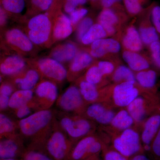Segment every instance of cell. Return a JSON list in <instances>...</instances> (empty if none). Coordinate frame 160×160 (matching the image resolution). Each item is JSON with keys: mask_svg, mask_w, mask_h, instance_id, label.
Listing matches in <instances>:
<instances>
[{"mask_svg": "<svg viewBox=\"0 0 160 160\" xmlns=\"http://www.w3.org/2000/svg\"><path fill=\"white\" fill-rule=\"evenodd\" d=\"M20 160H53L42 152L26 148Z\"/></svg>", "mask_w": 160, "mask_h": 160, "instance_id": "obj_40", "label": "cell"}, {"mask_svg": "<svg viewBox=\"0 0 160 160\" xmlns=\"http://www.w3.org/2000/svg\"><path fill=\"white\" fill-rule=\"evenodd\" d=\"M0 160H20V159H0Z\"/></svg>", "mask_w": 160, "mask_h": 160, "instance_id": "obj_53", "label": "cell"}, {"mask_svg": "<svg viewBox=\"0 0 160 160\" xmlns=\"http://www.w3.org/2000/svg\"><path fill=\"white\" fill-rule=\"evenodd\" d=\"M146 91L136 82H126L109 86L108 104L116 107L126 108L138 97Z\"/></svg>", "mask_w": 160, "mask_h": 160, "instance_id": "obj_5", "label": "cell"}, {"mask_svg": "<svg viewBox=\"0 0 160 160\" xmlns=\"http://www.w3.org/2000/svg\"><path fill=\"white\" fill-rule=\"evenodd\" d=\"M81 77L86 82L99 88H102L106 85V78L95 62L92 63L85 71V74Z\"/></svg>", "mask_w": 160, "mask_h": 160, "instance_id": "obj_32", "label": "cell"}, {"mask_svg": "<svg viewBox=\"0 0 160 160\" xmlns=\"http://www.w3.org/2000/svg\"><path fill=\"white\" fill-rule=\"evenodd\" d=\"M141 138L142 144L150 148V144L160 129V114H152L142 124Z\"/></svg>", "mask_w": 160, "mask_h": 160, "instance_id": "obj_22", "label": "cell"}, {"mask_svg": "<svg viewBox=\"0 0 160 160\" xmlns=\"http://www.w3.org/2000/svg\"><path fill=\"white\" fill-rule=\"evenodd\" d=\"M33 99L39 110L51 109L58 97V85L42 79L34 89Z\"/></svg>", "mask_w": 160, "mask_h": 160, "instance_id": "obj_10", "label": "cell"}, {"mask_svg": "<svg viewBox=\"0 0 160 160\" xmlns=\"http://www.w3.org/2000/svg\"><path fill=\"white\" fill-rule=\"evenodd\" d=\"M128 160H150L149 158L142 152L138 153L128 159Z\"/></svg>", "mask_w": 160, "mask_h": 160, "instance_id": "obj_51", "label": "cell"}, {"mask_svg": "<svg viewBox=\"0 0 160 160\" xmlns=\"http://www.w3.org/2000/svg\"><path fill=\"white\" fill-rule=\"evenodd\" d=\"M149 9L152 22L160 36V6L157 4H152Z\"/></svg>", "mask_w": 160, "mask_h": 160, "instance_id": "obj_43", "label": "cell"}, {"mask_svg": "<svg viewBox=\"0 0 160 160\" xmlns=\"http://www.w3.org/2000/svg\"><path fill=\"white\" fill-rule=\"evenodd\" d=\"M111 78L114 84L126 82H136L134 72L128 66L125 65H118L112 75Z\"/></svg>", "mask_w": 160, "mask_h": 160, "instance_id": "obj_34", "label": "cell"}, {"mask_svg": "<svg viewBox=\"0 0 160 160\" xmlns=\"http://www.w3.org/2000/svg\"><path fill=\"white\" fill-rule=\"evenodd\" d=\"M95 63L104 76L106 78L108 77H111L116 69L117 67L118 66V65L116 66L114 62L110 60L98 61Z\"/></svg>", "mask_w": 160, "mask_h": 160, "instance_id": "obj_41", "label": "cell"}, {"mask_svg": "<svg viewBox=\"0 0 160 160\" xmlns=\"http://www.w3.org/2000/svg\"><path fill=\"white\" fill-rule=\"evenodd\" d=\"M91 1H92V2H95V1H96V0H91Z\"/></svg>", "mask_w": 160, "mask_h": 160, "instance_id": "obj_54", "label": "cell"}, {"mask_svg": "<svg viewBox=\"0 0 160 160\" xmlns=\"http://www.w3.org/2000/svg\"><path fill=\"white\" fill-rule=\"evenodd\" d=\"M10 97L0 95V110L1 112H6L9 109V99Z\"/></svg>", "mask_w": 160, "mask_h": 160, "instance_id": "obj_48", "label": "cell"}, {"mask_svg": "<svg viewBox=\"0 0 160 160\" xmlns=\"http://www.w3.org/2000/svg\"><path fill=\"white\" fill-rule=\"evenodd\" d=\"M74 82L87 105L97 102H108L109 86L99 88L86 82L82 77Z\"/></svg>", "mask_w": 160, "mask_h": 160, "instance_id": "obj_13", "label": "cell"}, {"mask_svg": "<svg viewBox=\"0 0 160 160\" xmlns=\"http://www.w3.org/2000/svg\"><path fill=\"white\" fill-rule=\"evenodd\" d=\"M1 3L8 14H20L26 6L25 0H1Z\"/></svg>", "mask_w": 160, "mask_h": 160, "instance_id": "obj_36", "label": "cell"}, {"mask_svg": "<svg viewBox=\"0 0 160 160\" xmlns=\"http://www.w3.org/2000/svg\"><path fill=\"white\" fill-rule=\"evenodd\" d=\"M135 124L134 120L126 108H122L116 112L110 126L112 129L119 132L132 128Z\"/></svg>", "mask_w": 160, "mask_h": 160, "instance_id": "obj_28", "label": "cell"}, {"mask_svg": "<svg viewBox=\"0 0 160 160\" xmlns=\"http://www.w3.org/2000/svg\"><path fill=\"white\" fill-rule=\"evenodd\" d=\"M87 0H65L64 9L67 13H71L78 6H82L87 2Z\"/></svg>", "mask_w": 160, "mask_h": 160, "instance_id": "obj_46", "label": "cell"}, {"mask_svg": "<svg viewBox=\"0 0 160 160\" xmlns=\"http://www.w3.org/2000/svg\"><path fill=\"white\" fill-rule=\"evenodd\" d=\"M73 27L69 17L61 10L54 15L52 26L53 42L66 38L72 34Z\"/></svg>", "mask_w": 160, "mask_h": 160, "instance_id": "obj_21", "label": "cell"}, {"mask_svg": "<svg viewBox=\"0 0 160 160\" xmlns=\"http://www.w3.org/2000/svg\"><path fill=\"white\" fill-rule=\"evenodd\" d=\"M27 61L18 54L9 55L3 57L0 64L1 75L11 77L20 73L27 68Z\"/></svg>", "mask_w": 160, "mask_h": 160, "instance_id": "obj_20", "label": "cell"}, {"mask_svg": "<svg viewBox=\"0 0 160 160\" xmlns=\"http://www.w3.org/2000/svg\"><path fill=\"white\" fill-rule=\"evenodd\" d=\"M112 143L113 149L128 159L143 150L141 136L132 128L116 134L112 138Z\"/></svg>", "mask_w": 160, "mask_h": 160, "instance_id": "obj_6", "label": "cell"}, {"mask_svg": "<svg viewBox=\"0 0 160 160\" xmlns=\"http://www.w3.org/2000/svg\"><path fill=\"white\" fill-rule=\"evenodd\" d=\"M126 18L122 7L119 5L103 9L98 16V23L102 26L108 36H112L116 34Z\"/></svg>", "mask_w": 160, "mask_h": 160, "instance_id": "obj_11", "label": "cell"}, {"mask_svg": "<svg viewBox=\"0 0 160 160\" xmlns=\"http://www.w3.org/2000/svg\"><path fill=\"white\" fill-rule=\"evenodd\" d=\"M147 0H123L127 13L131 16H135L142 13L143 6Z\"/></svg>", "mask_w": 160, "mask_h": 160, "instance_id": "obj_37", "label": "cell"}, {"mask_svg": "<svg viewBox=\"0 0 160 160\" xmlns=\"http://www.w3.org/2000/svg\"><path fill=\"white\" fill-rule=\"evenodd\" d=\"M102 154L103 160H128V158L116 151L112 147H109L105 142Z\"/></svg>", "mask_w": 160, "mask_h": 160, "instance_id": "obj_39", "label": "cell"}, {"mask_svg": "<svg viewBox=\"0 0 160 160\" xmlns=\"http://www.w3.org/2000/svg\"><path fill=\"white\" fill-rule=\"evenodd\" d=\"M9 111V114L11 115L10 117L16 121H18L27 118L36 112L39 111V110L36 104L32 99L29 102L24 106Z\"/></svg>", "mask_w": 160, "mask_h": 160, "instance_id": "obj_35", "label": "cell"}, {"mask_svg": "<svg viewBox=\"0 0 160 160\" xmlns=\"http://www.w3.org/2000/svg\"><path fill=\"white\" fill-rule=\"evenodd\" d=\"M138 30L144 46L149 47L152 43L160 40L159 35L152 22L149 7L146 16L140 22Z\"/></svg>", "mask_w": 160, "mask_h": 160, "instance_id": "obj_23", "label": "cell"}, {"mask_svg": "<svg viewBox=\"0 0 160 160\" xmlns=\"http://www.w3.org/2000/svg\"><path fill=\"white\" fill-rule=\"evenodd\" d=\"M79 50L76 44L69 42L60 44L52 49L50 58L61 63L71 62Z\"/></svg>", "mask_w": 160, "mask_h": 160, "instance_id": "obj_24", "label": "cell"}, {"mask_svg": "<svg viewBox=\"0 0 160 160\" xmlns=\"http://www.w3.org/2000/svg\"><path fill=\"white\" fill-rule=\"evenodd\" d=\"M16 90L17 89L14 85L9 80L1 82L0 95H4L10 97Z\"/></svg>", "mask_w": 160, "mask_h": 160, "instance_id": "obj_47", "label": "cell"}, {"mask_svg": "<svg viewBox=\"0 0 160 160\" xmlns=\"http://www.w3.org/2000/svg\"><path fill=\"white\" fill-rule=\"evenodd\" d=\"M8 14L7 12L2 6L0 8V24L1 28H3L6 25L8 19Z\"/></svg>", "mask_w": 160, "mask_h": 160, "instance_id": "obj_50", "label": "cell"}, {"mask_svg": "<svg viewBox=\"0 0 160 160\" xmlns=\"http://www.w3.org/2000/svg\"><path fill=\"white\" fill-rule=\"evenodd\" d=\"M135 79L138 85L146 92L152 90L155 87L157 75L152 69H147L135 72Z\"/></svg>", "mask_w": 160, "mask_h": 160, "instance_id": "obj_30", "label": "cell"}, {"mask_svg": "<svg viewBox=\"0 0 160 160\" xmlns=\"http://www.w3.org/2000/svg\"><path fill=\"white\" fill-rule=\"evenodd\" d=\"M29 64L38 70L42 79L49 80L57 85L67 79L66 68L62 63L51 58H41Z\"/></svg>", "mask_w": 160, "mask_h": 160, "instance_id": "obj_7", "label": "cell"}, {"mask_svg": "<svg viewBox=\"0 0 160 160\" xmlns=\"http://www.w3.org/2000/svg\"><path fill=\"white\" fill-rule=\"evenodd\" d=\"M122 45L124 50L140 52L143 45L138 29L133 25L128 26L122 36Z\"/></svg>", "mask_w": 160, "mask_h": 160, "instance_id": "obj_25", "label": "cell"}, {"mask_svg": "<svg viewBox=\"0 0 160 160\" xmlns=\"http://www.w3.org/2000/svg\"><path fill=\"white\" fill-rule=\"evenodd\" d=\"M116 112L107 103L97 102L89 104L82 115L102 126L110 125Z\"/></svg>", "mask_w": 160, "mask_h": 160, "instance_id": "obj_15", "label": "cell"}, {"mask_svg": "<svg viewBox=\"0 0 160 160\" xmlns=\"http://www.w3.org/2000/svg\"><path fill=\"white\" fill-rule=\"evenodd\" d=\"M33 90L18 89L12 94L9 99L8 110H14L29 102L33 99Z\"/></svg>", "mask_w": 160, "mask_h": 160, "instance_id": "obj_31", "label": "cell"}, {"mask_svg": "<svg viewBox=\"0 0 160 160\" xmlns=\"http://www.w3.org/2000/svg\"><path fill=\"white\" fill-rule=\"evenodd\" d=\"M121 45L119 41L112 38L97 40L90 45L88 52L95 58H103L110 55L118 53Z\"/></svg>", "mask_w": 160, "mask_h": 160, "instance_id": "obj_17", "label": "cell"}, {"mask_svg": "<svg viewBox=\"0 0 160 160\" xmlns=\"http://www.w3.org/2000/svg\"><path fill=\"white\" fill-rule=\"evenodd\" d=\"M42 79L38 70L32 66L29 68L27 67L20 73L8 79L17 90H34Z\"/></svg>", "mask_w": 160, "mask_h": 160, "instance_id": "obj_18", "label": "cell"}, {"mask_svg": "<svg viewBox=\"0 0 160 160\" xmlns=\"http://www.w3.org/2000/svg\"><path fill=\"white\" fill-rule=\"evenodd\" d=\"M53 18L46 12L35 15L29 20L25 33L34 45L45 47L53 42Z\"/></svg>", "mask_w": 160, "mask_h": 160, "instance_id": "obj_4", "label": "cell"}, {"mask_svg": "<svg viewBox=\"0 0 160 160\" xmlns=\"http://www.w3.org/2000/svg\"><path fill=\"white\" fill-rule=\"evenodd\" d=\"M156 160H160V129L150 144L149 148Z\"/></svg>", "mask_w": 160, "mask_h": 160, "instance_id": "obj_45", "label": "cell"}, {"mask_svg": "<svg viewBox=\"0 0 160 160\" xmlns=\"http://www.w3.org/2000/svg\"><path fill=\"white\" fill-rule=\"evenodd\" d=\"M75 143L62 129L56 119L45 143L44 152L53 160H68Z\"/></svg>", "mask_w": 160, "mask_h": 160, "instance_id": "obj_3", "label": "cell"}, {"mask_svg": "<svg viewBox=\"0 0 160 160\" xmlns=\"http://www.w3.org/2000/svg\"><path fill=\"white\" fill-rule=\"evenodd\" d=\"M57 110L53 109L39 110L27 118L17 121L18 130L26 148L44 152L47 138L56 119Z\"/></svg>", "mask_w": 160, "mask_h": 160, "instance_id": "obj_1", "label": "cell"}, {"mask_svg": "<svg viewBox=\"0 0 160 160\" xmlns=\"http://www.w3.org/2000/svg\"><path fill=\"white\" fill-rule=\"evenodd\" d=\"M104 143L95 133L86 136L75 143L68 160H86L92 156L99 155Z\"/></svg>", "mask_w": 160, "mask_h": 160, "instance_id": "obj_9", "label": "cell"}, {"mask_svg": "<svg viewBox=\"0 0 160 160\" xmlns=\"http://www.w3.org/2000/svg\"><path fill=\"white\" fill-rule=\"evenodd\" d=\"M108 34L102 26L98 23L93 24L89 31L84 35L81 42L83 45H90L97 40L105 38L108 37Z\"/></svg>", "mask_w": 160, "mask_h": 160, "instance_id": "obj_33", "label": "cell"}, {"mask_svg": "<svg viewBox=\"0 0 160 160\" xmlns=\"http://www.w3.org/2000/svg\"><path fill=\"white\" fill-rule=\"evenodd\" d=\"M4 42L17 54L26 55L33 51L34 45L25 32L18 28H11L5 32Z\"/></svg>", "mask_w": 160, "mask_h": 160, "instance_id": "obj_12", "label": "cell"}, {"mask_svg": "<svg viewBox=\"0 0 160 160\" xmlns=\"http://www.w3.org/2000/svg\"><path fill=\"white\" fill-rule=\"evenodd\" d=\"M57 121L62 129L75 142L89 134L94 133L96 123L82 115L57 112Z\"/></svg>", "mask_w": 160, "mask_h": 160, "instance_id": "obj_2", "label": "cell"}, {"mask_svg": "<svg viewBox=\"0 0 160 160\" xmlns=\"http://www.w3.org/2000/svg\"><path fill=\"white\" fill-rule=\"evenodd\" d=\"M149 48L152 62L160 70V40L152 43Z\"/></svg>", "mask_w": 160, "mask_h": 160, "instance_id": "obj_42", "label": "cell"}, {"mask_svg": "<svg viewBox=\"0 0 160 160\" xmlns=\"http://www.w3.org/2000/svg\"><path fill=\"white\" fill-rule=\"evenodd\" d=\"M17 121L5 112L0 113V139L19 135Z\"/></svg>", "mask_w": 160, "mask_h": 160, "instance_id": "obj_27", "label": "cell"}, {"mask_svg": "<svg viewBox=\"0 0 160 160\" xmlns=\"http://www.w3.org/2000/svg\"><path fill=\"white\" fill-rule=\"evenodd\" d=\"M124 61L133 72H137L149 69L150 60L139 52L124 50L122 53Z\"/></svg>", "mask_w": 160, "mask_h": 160, "instance_id": "obj_26", "label": "cell"}, {"mask_svg": "<svg viewBox=\"0 0 160 160\" xmlns=\"http://www.w3.org/2000/svg\"><path fill=\"white\" fill-rule=\"evenodd\" d=\"M152 93L140 95L135 99L126 109L134 120L136 125L142 124L152 111Z\"/></svg>", "mask_w": 160, "mask_h": 160, "instance_id": "obj_14", "label": "cell"}, {"mask_svg": "<svg viewBox=\"0 0 160 160\" xmlns=\"http://www.w3.org/2000/svg\"><path fill=\"white\" fill-rule=\"evenodd\" d=\"M88 10L86 8H80L76 9L70 13L69 18L73 28L77 27L78 24L88 14Z\"/></svg>", "mask_w": 160, "mask_h": 160, "instance_id": "obj_44", "label": "cell"}, {"mask_svg": "<svg viewBox=\"0 0 160 160\" xmlns=\"http://www.w3.org/2000/svg\"><path fill=\"white\" fill-rule=\"evenodd\" d=\"M93 63V58L88 52L79 51L69 65L67 70V80L69 82H74Z\"/></svg>", "mask_w": 160, "mask_h": 160, "instance_id": "obj_19", "label": "cell"}, {"mask_svg": "<svg viewBox=\"0 0 160 160\" xmlns=\"http://www.w3.org/2000/svg\"><path fill=\"white\" fill-rule=\"evenodd\" d=\"M61 6V0H30L29 11L35 15L43 12H53L60 10Z\"/></svg>", "mask_w": 160, "mask_h": 160, "instance_id": "obj_29", "label": "cell"}, {"mask_svg": "<svg viewBox=\"0 0 160 160\" xmlns=\"http://www.w3.org/2000/svg\"><path fill=\"white\" fill-rule=\"evenodd\" d=\"M86 160H103L100 157L99 155H96L92 156L87 158Z\"/></svg>", "mask_w": 160, "mask_h": 160, "instance_id": "obj_52", "label": "cell"}, {"mask_svg": "<svg viewBox=\"0 0 160 160\" xmlns=\"http://www.w3.org/2000/svg\"><path fill=\"white\" fill-rule=\"evenodd\" d=\"M21 136L0 139V159H20L26 149Z\"/></svg>", "mask_w": 160, "mask_h": 160, "instance_id": "obj_16", "label": "cell"}, {"mask_svg": "<svg viewBox=\"0 0 160 160\" xmlns=\"http://www.w3.org/2000/svg\"><path fill=\"white\" fill-rule=\"evenodd\" d=\"M59 111L82 115L88 105L75 84L68 87L59 96L56 102Z\"/></svg>", "mask_w": 160, "mask_h": 160, "instance_id": "obj_8", "label": "cell"}, {"mask_svg": "<svg viewBox=\"0 0 160 160\" xmlns=\"http://www.w3.org/2000/svg\"><path fill=\"white\" fill-rule=\"evenodd\" d=\"M93 24V19L89 17H86L80 21L77 26L76 31V38L79 42H81L83 37Z\"/></svg>", "mask_w": 160, "mask_h": 160, "instance_id": "obj_38", "label": "cell"}, {"mask_svg": "<svg viewBox=\"0 0 160 160\" xmlns=\"http://www.w3.org/2000/svg\"><path fill=\"white\" fill-rule=\"evenodd\" d=\"M122 0H100L101 6L103 9L111 8L114 6L120 5Z\"/></svg>", "mask_w": 160, "mask_h": 160, "instance_id": "obj_49", "label": "cell"}]
</instances>
